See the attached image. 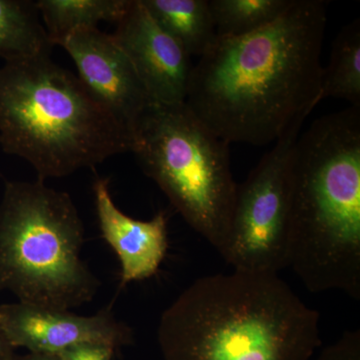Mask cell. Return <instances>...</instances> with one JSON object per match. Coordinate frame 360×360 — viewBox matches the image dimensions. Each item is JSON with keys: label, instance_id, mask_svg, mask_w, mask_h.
I'll return each mask as SVG.
<instances>
[{"label": "cell", "instance_id": "cell-8", "mask_svg": "<svg viewBox=\"0 0 360 360\" xmlns=\"http://www.w3.org/2000/svg\"><path fill=\"white\" fill-rule=\"evenodd\" d=\"M0 329L13 349L58 355L82 345L120 348L134 345V333L118 321L110 307L96 314L79 315L71 310L32 307L25 303L0 305Z\"/></svg>", "mask_w": 360, "mask_h": 360}, {"label": "cell", "instance_id": "cell-13", "mask_svg": "<svg viewBox=\"0 0 360 360\" xmlns=\"http://www.w3.org/2000/svg\"><path fill=\"white\" fill-rule=\"evenodd\" d=\"M52 47L35 1L0 0V58L8 63L51 56Z\"/></svg>", "mask_w": 360, "mask_h": 360}, {"label": "cell", "instance_id": "cell-6", "mask_svg": "<svg viewBox=\"0 0 360 360\" xmlns=\"http://www.w3.org/2000/svg\"><path fill=\"white\" fill-rule=\"evenodd\" d=\"M130 153L184 221L221 255L238 188L229 142L186 103H153L134 130Z\"/></svg>", "mask_w": 360, "mask_h": 360}, {"label": "cell", "instance_id": "cell-7", "mask_svg": "<svg viewBox=\"0 0 360 360\" xmlns=\"http://www.w3.org/2000/svg\"><path fill=\"white\" fill-rule=\"evenodd\" d=\"M303 122L286 130L238 184L229 238L220 255L234 270L278 274L288 267L290 160Z\"/></svg>", "mask_w": 360, "mask_h": 360}, {"label": "cell", "instance_id": "cell-11", "mask_svg": "<svg viewBox=\"0 0 360 360\" xmlns=\"http://www.w3.org/2000/svg\"><path fill=\"white\" fill-rule=\"evenodd\" d=\"M94 193L101 234L120 260V288L155 276L167 252L165 212L150 220L132 219L115 205L108 179H97Z\"/></svg>", "mask_w": 360, "mask_h": 360}, {"label": "cell", "instance_id": "cell-17", "mask_svg": "<svg viewBox=\"0 0 360 360\" xmlns=\"http://www.w3.org/2000/svg\"><path fill=\"white\" fill-rule=\"evenodd\" d=\"M316 360H360L359 329L345 331L335 342L323 348Z\"/></svg>", "mask_w": 360, "mask_h": 360}, {"label": "cell", "instance_id": "cell-2", "mask_svg": "<svg viewBox=\"0 0 360 360\" xmlns=\"http://www.w3.org/2000/svg\"><path fill=\"white\" fill-rule=\"evenodd\" d=\"M163 360H311L319 314L278 274L238 271L194 281L161 314Z\"/></svg>", "mask_w": 360, "mask_h": 360}, {"label": "cell", "instance_id": "cell-12", "mask_svg": "<svg viewBox=\"0 0 360 360\" xmlns=\"http://www.w3.org/2000/svg\"><path fill=\"white\" fill-rule=\"evenodd\" d=\"M155 22L189 56L205 53L217 35L208 0H141Z\"/></svg>", "mask_w": 360, "mask_h": 360}, {"label": "cell", "instance_id": "cell-16", "mask_svg": "<svg viewBox=\"0 0 360 360\" xmlns=\"http://www.w3.org/2000/svg\"><path fill=\"white\" fill-rule=\"evenodd\" d=\"M219 39L245 37L271 25L295 0H208Z\"/></svg>", "mask_w": 360, "mask_h": 360}, {"label": "cell", "instance_id": "cell-10", "mask_svg": "<svg viewBox=\"0 0 360 360\" xmlns=\"http://www.w3.org/2000/svg\"><path fill=\"white\" fill-rule=\"evenodd\" d=\"M113 35L131 61L153 103H186L191 56L151 18L141 0H131Z\"/></svg>", "mask_w": 360, "mask_h": 360}, {"label": "cell", "instance_id": "cell-3", "mask_svg": "<svg viewBox=\"0 0 360 360\" xmlns=\"http://www.w3.org/2000/svg\"><path fill=\"white\" fill-rule=\"evenodd\" d=\"M286 265L310 292L360 300V108L321 116L296 139Z\"/></svg>", "mask_w": 360, "mask_h": 360}, {"label": "cell", "instance_id": "cell-5", "mask_svg": "<svg viewBox=\"0 0 360 360\" xmlns=\"http://www.w3.org/2000/svg\"><path fill=\"white\" fill-rule=\"evenodd\" d=\"M84 225L70 195L37 181H6L0 201V291L56 310L89 303L101 281L80 257Z\"/></svg>", "mask_w": 360, "mask_h": 360}, {"label": "cell", "instance_id": "cell-14", "mask_svg": "<svg viewBox=\"0 0 360 360\" xmlns=\"http://www.w3.org/2000/svg\"><path fill=\"white\" fill-rule=\"evenodd\" d=\"M35 4L54 46L75 30L97 27L101 21L117 23L131 0H39Z\"/></svg>", "mask_w": 360, "mask_h": 360}, {"label": "cell", "instance_id": "cell-18", "mask_svg": "<svg viewBox=\"0 0 360 360\" xmlns=\"http://www.w3.org/2000/svg\"><path fill=\"white\" fill-rule=\"evenodd\" d=\"M116 350L103 345H82L68 348L58 356L61 360H112Z\"/></svg>", "mask_w": 360, "mask_h": 360}, {"label": "cell", "instance_id": "cell-9", "mask_svg": "<svg viewBox=\"0 0 360 360\" xmlns=\"http://www.w3.org/2000/svg\"><path fill=\"white\" fill-rule=\"evenodd\" d=\"M60 46L77 65L82 84L132 139L137 124L153 101L113 35L97 27L82 28L71 32Z\"/></svg>", "mask_w": 360, "mask_h": 360}, {"label": "cell", "instance_id": "cell-15", "mask_svg": "<svg viewBox=\"0 0 360 360\" xmlns=\"http://www.w3.org/2000/svg\"><path fill=\"white\" fill-rule=\"evenodd\" d=\"M343 99L360 108V20H352L338 33L328 65L322 70L319 101Z\"/></svg>", "mask_w": 360, "mask_h": 360}, {"label": "cell", "instance_id": "cell-1", "mask_svg": "<svg viewBox=\"0 0 360 360\" xmlns=\"http://www.w3.org/2000/svg\"><path fill=\"white\" fill-rule=\"evenodd\" d=\"M328 2L295 0L271 25L219 39L191 71L186 104L231 143L265 146L321 101Z\"/></svg>", "mask_w": 360, "mask_h": 360}, {"label": "cell", "instance_id": "cell-4", "mask_svg": "<svg viewBox=\"0 0 360 360\" xmlns=\"http://www.w3.org/2000/svg\"><path fill=\"white\" fill-rule=\"evenodd\" d=\"M131 144L112 113L51 56L0 68V146L27 161L39 179L96 167Z\"/></svg>", "mask_w": 360, "mask_h": 360}, {"label": "cell", "instance_id": "cell-19", "mask_svg": "<svg viewBox=\"0 0 360 360\" xmlns=\"http://www.w3.org/2000/svg\"><path fill=\"white\" fill-rule=\"evenodd\" d=\"M8 360H61L58 355L35 354V352H27L25 354H15Z\"/></svg>", "mask_w": 360, "mask_h": 360}, {"label": "cell", "instance_id": "cell-20", "mask_svg": "<svg viewBox=\"0 0 360 360\" xmlns=\"http://www.w3.org/2000/svg\"><path fill=\"white\" fill-rule=\"evenodd\" d=\"M14 354V349L0 329V360H8Z\"/></svg>", "mask_w": 360, "mask_h": 360}]
</instances>
